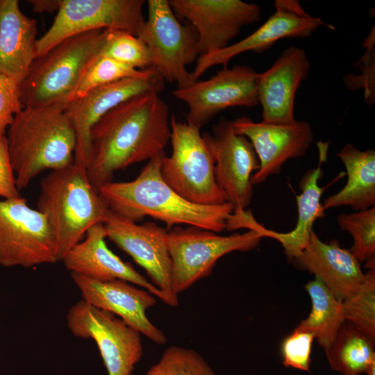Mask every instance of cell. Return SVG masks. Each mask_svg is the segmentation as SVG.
I'll return each instance as SVG.
<instances>
[{
  "mask_svg": "<svg viewBox=\"0 0 375 375\" xmlns=\"http://www.w3.org/2000/svg\"><path fill=\"white\" fill-rule=\"evenodd\" d=\"M169 107L156 92L134 97L106 112L90 132L88 178L99 191L114 174L165 153L171 138Z\"/></svg>",
  "mask_w": 375,
  "mask_h": 375,
  "instance_id": "1",
  "label": "cell"
},
{
  "mask_svg": "<svg viewBox=\"0 0 375 375\" xmlns=\"http://www.w3.org/2000/svg\"><path fill=\"white\" fill-rule=\"evenodd\" d=\"M165 154L150 159L133 181H112L103 185L99 192L109 209L135 222L149 216L165 223L168 228L186 224L215 233L225 230L233 206L228 202L199 205L178 194L161 176L160 165Z\"/></svg>",
  "mask_w": 375,
  "mask_h": 375,
  "instance_id": "2",
  "label": "cell"
},
{
  "mask_svg": "<svg viewBox=\"0 0 375 375\" xmlns=\"http://www.w3.org/2000/svg\"><path fill=\"white\" fill-rule=\"evenodd\" d=\"M6 137L19 191L43 171L74 163L76 136L67 103L23 108Z\"/></svg>",
  "mask_w": 375,
  "mask_h": 375,
  "instance_id": "3",
  "label": "cell"
},
{
  "mask_svg": "<svg viewBox=\"0 0 375 375\" xmlns=\"http://www.w3.org/2000/svg\"><path fill=\"white\" fill-rule=\"evenodd\" d=\"M108 209L86 169L74 163L50 171L40 182L37 210L53 232L58 261L83 239L90 228L104 222Z\"/></svg>",
  "mask_w": 375,
  "mask_h": 375,
  "instance_id": "4",
  "label": "cell"
},
{
  "mask_svg": "<svg viewBox=\"0 0 375 375\" xmlns=\"http://www.w3.org/2000/svg\"><path fill=\"white\" fill-rule=\"evenodd\" d=\"M104 30L66 38L35 58L19 85L23 107L69 102L87 69L100 56Z\"/></svg>",
  "mask_w": 375,
  "mask_h": 375,
  "instance_id": "5",
  "label": "cell"
},
{
  "mask_svg": "<svg viewBox=\"0 0 375 375\" xmlns=\"http://www.w3.org/2000/svg\"><path fill=\"white\" fill-rule=\"evenodd\" d=\"M172 155L163 156L160 173L164 181L185 200L202 206L224 204V192L218 187L215 162L200 129L170 117Z\"/></svg>",
  "mask_w": 375,
  "mask_h": 375,
  "instance_id": "6",
  "label": "cell"
},
{
  "mask_svg": "<svg viewBox=\"0 0 375 375\" xmlns=\"http://www.w3.org/2000/svg\"><path fill=\"white\" fill-rule=\"evenodd\" d=\"M262 237L253 230L223 236L197 226H176L168 231L172 289L178 294L209 276L217 260L232 251L256 249Z\"/></svg>",
  "mask_w": 375,
  "mask_h": 375,
  "instance_id": "7",
  "label": "cell"
},
{
  "mask_svg": "<svg viewBox=\"0 0 375 375\" xmlns=\"http://www.w3.org/2000/svg\"><path fill=\"white\" fill-rule=\"evenodd\" d=\"M147 6L148 17L138 37L147 45L153 67L177 88L189 86L195 81L186 66L198 58L195 29L178 21L168 0H149Z\"/></svg>",
  "mask_w": 375,
  "mask_h": 375,
  "instance_id": "8",
  "label": "cell"
},
{
  "mask_svg": "<svg viewBox=\"0 0 375 375\" xmlns=\"http://www.w3.org/2000/svg\"><path fill=\"white\" fill-rule=\"evenodd\" d=\"M58 261L46 217L19 197L0 200V265L32 267Z\"/></svg>",
  "mask_w": 375,
  "mask_h": 375,
  "instance_id": "9",
  "label": "cell"
},
{
  "mask_svg": "<svg viewBox=\"0 0 375 375\" xmlns=\"http://www.w3.org/2000/svg\"><path fill=\"white\" fill-rule=\"evenodd\" d=\"M142 0H61L53 24L37 40L36 58L62 40L94 30L120 29L138 36L144 23Z\"/></svg>",
  "mask_w": 375,
  "mask_h": 375,
  "instance_id": "10",
  "label": "cell"
},
{
  "mask_svg": "<svg viewBox=\"0 0 375 375\" xmlns=\"http://www.w3.org/2000/svg\"><path fill=\"white\" fill-rule=\"evenodd\" d=\"M67 324L74 335L95 342L108 375H133L143 355L139 331L83 299L69 310Z\"/></svg>",
  "mask_w": 375,
  "mask_h": 375,
  "instance_id": "11",
  "label": "cell"
},
{
  "mask_svg": "<svg viewBox=\"0 0 375 375\" xmlns=\"http://www.w3.org/2000/svg\"><path fill=\"white\" fill-rule=\"evenodd\" d=\"M258 74L248 65L226 67L208 80L176 88L172 95L187 105V123L200 129L225 109L257 106Z\"/></svg>",
  "mask_w": 375,
  "mask_h": 375,
  "instance_id": "12",
  "label": "cell"
},
{
  "mask_svg": "<svg viewBox=\"0 0 375 375\" xmlns=\"http://www.w3.org/2000/svg\"><path fill=\"white\" fill-rule=\"evenodd\" d=\"M107 238L144 268L151 283L167 298V305H178L172 289V264L167 229L154 222L138 224L108 209L103 222Z\"/></svg>",
  "mask_w": 375,
  "mask_h": 375,
  "instance_id": "13",
  "label": "cell"
},
{
  "mask_svg": "<svg viewBox=\"0 0 375 375\" xmlns=\"http://www.w3.org/2000/svg\"><path fill=\"white\" fill-rule=\"evenodd\" d=\"M214 162L218 187L235 210H244L253 195L251 178L259 168V160L251 142L235 132L233 121L222 117L212 133L203 135Z\"/></svg>",
  "mask_w": 375,
  "mask_h": 375,
  "instance_id": "14",
  "label": "cell"
},
{
  "mask_svg": "<svg viewBox=\"0 0 375 375\" xmlns=\"http://www.w3.org/2000/svg\"><path fill=\"white\" fill-rule=\"evenodd\" d=\"M176 16L197 33V57L224 49L247 25L258 22L261 8L240 0H169Z\"/></svg>",
  "mask_w": 375,
  "mask_h": 375,
  "instance_id": "15",
  "label": "cell"
},
{
  "mask_svg": "<svg viewBox=\"0 0 375 375\" xmlns=\"http://www.w3.org/2000/svg\"><path fill=\"white\" fill-rule=\"evenodd\" d=\"M165 88V81L152 67L143 76L118 80L67 102L76 136L74 163L86 169L90 155L91 130L106 112L134 97L147 92L159 94Z\"/></svg>",
  "mask_w": 375,
  "mask_h": 375,
  "instance_id": "16",
  "label": "cell"
},
{
  "mask_svg": "<svg viewBox=\"0 0 375 375\" xmlns=\"http://www.w3.org/2000/svg\"><path fill=\"white\" fill-rule=\"evenodd\" d=\"M274 6V12L247 38L223 49L199 56L191 72L194 81H198L212 66L228 67L230 60L240 53L248 51L262 53L279 40L308 38L323 26L333 29L320 18L307 13L297 0H276Z\"/></svg>",
  "mask_w": 375,
  "mask_h": 375,
  "instance_id": "17",
  "label": "cell"
},
{
  "mask_svg": "<svg viewBox=\"0 0 375 375\" xmlns=\"http://www.w3.org/2000/svg\"><path fill=\"white\" fill-rule=\"evenodd\" d=\"M233 126L236 133L251 142L258 156L259 168L251 176L253 185L278 174L288 160L304 156L314 140L312 127L306 121L274 124L243 116L233 121Z\"/></svg>",
  "mask_w": 375,
  "mask_h": 375,
  "instance_id": "18",
  "label": "cell"
},
{
  "mask_svg": "<svg viewBox=\"0 0 375 375\" xmlns=\"http://www.w3.org/2000/svg\"><path fill=\"white\" fill-rule=\"evenodd\" d=\"M71 277L83 301L115 315L154 343L162 345L167 342L164 332L146 314L156 303L151 293L120 279L100 281L76 274H71Z\"/></svg>",
  "mask_w": 375,
  "mask_h": 375,
  "instance_id": "19",
  "label": "cell"
},
{
  "mask_svg": "<svg viewBox=\"0 0 375 375\" xmlns=\"http://www.w3.org/2000/svg\"><path fill=\"white\" fill-rule=\"evenodd\" d=\"M310 69L305 51L292 46L285 49L268 69L258 74V99L262 109L263 122L289 124L296 120V92L307 78Z\"/></svg>",
  "mask_w": 375,
  "mask_h": 375,
  "instance_id": "20",
  "label": "cell"
},
{
  "mask_svg": "<svg viewBox=\"0 0 375 375\" xmlns=\"http://www.w3.org/2000/svg\"><path fill=\"white\" fill-rule=\"evenodd\" d=\"M107 233L103 223L90 228L84 238L64 256L62 261L71 274H76L95 281L120 279L147 290L165 304V294L151 282L138 272L129 263L123 261L108 249L105 239Z\"/></svg>",
  "mask_w": 375,
  "mask_h": 375,
  "instance_id": "21",
  "label": "cell"
},
{
  "mask_svg": "<svg viewBox=\"0 0 375 375\" xmlns=\"http://www.w3.org/2000/svg\"><path fill=\"white\" fill-rule=\"evenodd\" d=\"M319 147L318 166L308 170L299 181L301 193L296 197L298 216L293 230L287 233H279L267 229L254 219L251 210L243 212L238 219V228L253 230L259 233L262 238H271L279 242L290 261L306 247L315 221L324 215L321 197L326 187H321L319 181L323 176L321 166L326 160L328 146L327 143H323Z\"/></svg>",
  "mask_w": 375,
  "mask_h": 375,
  "instance_id": "22",
  "label": "cell"
},
{
  "mask_svg": "<svg viewBox=\"0 0 375 375\" xmlns=\"http://www.w3.org/2000/svg\"><path fill=\"white\" fill-rule=\"evenodd\" d=\"M291 261L314 274L340 301L353 294L365 278L350 249L342 248L336 240L322 242L313 230L306 247Z\"/></svg>",
  "mask_w": 375,
  "mask_h": 375,
  "instance_id": "23",
  "label": "cell"
},
{
  "mask_svg": "<svg viewBox=\"0 0 375 375\" xmlns=\"http://www.w3.org/2000/svg\"><path fill=\"white\" fill-rule=\"evenodd\" d=\"M37 21L17 0H0V74L19 84L36 58Z\"/></svg>",
  "mask_w": 375,
  "mask_h": 375,
  "instance_id": "24",
  "label": "cell"
},
{
  "mask_svg": "<svg viewBox=\"0 0 375 375\" xmlns=\"http://www.w3.org/2000/svg\"><path fill=\"white\" fill-rule=\"evenodd\" d=\"M338 156L346 169L347 181L342 189L324 200V210L350 206L354 210H364L375 203V151H360L346 144Z\"/></svg>",
  "mask_w": 375,
  "mask_h": 375,
  "instance_id": "25",
  "label": "cell"
},
{
  "mask_svg": "<svg viewBox=\"0 0 375 375\" xmlns=\"http://www.w3.org/2000/svg\"><path fill=\"white\" fill-rule=\"evenodd\" d=\"M324 351L331 369L340 375H362L375 366V340L347 321Z\"/></svg>",
  "mask_w": 375,
  "mask_h": 375,
  "instance_id": "26",
  "label": "cell"
},
{
  "mask_svg": "<svg viewBox=\"0 0 375 375\" xmlns=\"http://www.w3.org/2000/svg\"><path fill=\"white\" fill-rule=\"evenodd\" d=\"M305 290L310 299L311 309L296 328L313 333L319 345L326 351L345 322L342 301L316 277L306 284Z\"/></svg>",
  "mask_w": 375,
  "mask_h": 375,
  "instance_id": "27",
  "label": "cell"
},
{
  "mask_svg": "<svg viewBox=\"0 0 375 375\" xmlns=\"http://www.w3.org/2000/svg\"><path fill=\"white\" fill-rule=\"evenodd\" d=\"M100 56L115 60L139 70L153 67L152 58L144 42L124 30H104Z\"/></svg>",
  "mask_w": 375,
  "mask_h": 375,
  "instance_id": "28",
  "label": "cell"
},
{
  "mask_svg": "<svg viewBox=\"0 0 375 375\" xmlns=\"http://www.w3.org/2000/svg\"><path fill=\"white\" fill-rule=\"evenodd\" d=\"M342 306L345 321L375 340V267L368 269L362 285Z\"/></svg>",
  "mask_w": 375,
  "mask_h": 375,
  "instance_id": "29",
  "label": "cell"
},
{
  "mask_svg": "<svg viewBox=\"0 0 375 375\" xmlns=\"http://www.w3.org/2000/svg\"><path fill=\"white\" fill-rule=\"evenodd\" d=\"M337 222L350 233L353 243L350 251L360 262L375 260V206L351 213H340Z\"/></svg>",
  "mask_w": 375,
  "mask_h": 375,
  "instance_id": "30",
  "label": "cell"
},
{
  "mask_svg": "<svg viewBox=\"0 0 375 375\" xmlns=\"http://www.w3.org/2000/svg\"><path fill=\"white\" fill-rule=\"evenodd\" d=\"M147 375H216L204 358L195 350L172 345L162 353Z\"/></svg>",
  "mask_w": 375,
  "mask_h": 375,
  "instance_id": "31",
  "label": "cell"
},
{
  "mask_svg": "<svg viewBox=\"0 0 375 375\" xmlns=\"http://www.w3.org/2000/svg\"><path fill=\"white\" fill-rule=\"evenodd\" d=\"M149 69L139 70L115 60L99 56L87 69L71 101L82 97L96 88L118 80L143 76Z\"/></svg>",
  "mask_w": 375,
  "mask_h": 375,
  "instance_id": "32",
  "label": "cell"
},
{
  "mask_svg": "<svg viewBox=\"0 0 375 375\" xmlns=\"http://www.w3.org/2000/svg\"><path fill=\"white\" fill-rule=\"evenodd\" d=\"M315 339L313 333L295 328L281 343V352L283 365L285 367L309 372Z\"/></svg>",
  "mask_w": 375,
  "mask_h": 375,
  "instance_id": "33",
  "label": "cell"
},
{
  "mask_svg": "<svg viewBox=\"0 0 375 375\" xmlns=\"http://www.w3.org/2000/svg\"><path fill=\"white\" fill-rule=\"evenodd\" d=\"M23 108L19 98V84L0 74V136L6 135L15 115Z\"/></svg>",
  "mask_w": 375,
  "mask_h": 375,
  "instance_id": "34",
  "label": "cell"
},
{
  "mask_svg": "<svg viewBox=\"0 0 375 375\" xmlns=\"http://www.w3.org/2000/svg\"><path fill=\"white\" fill-rule=\"evenodd\" d=\"M0 197L3 199L21 197L17 187L6 135L0 136Z\"/></svg>",
  "mask_w": 375,
  "mask_h": 375,
  "instance_id": "35",
  "label": "cell"
},
{
  "mask_svg": "<svg viewBox=\"0 0 375 375\" xmlns=\"http://www.w3.org/2000/svg\"><path fill=\"white\" fill-rule=\"evenodd\" d=\"M28 2L32 5V10L35 12L52 13L59 10L61 0H31Z\"/></svg>",
  "mask_w": 375,
  "mask_h": 375,
  "instance_id": "36",
  "label": "cell"
}]
</instances>
